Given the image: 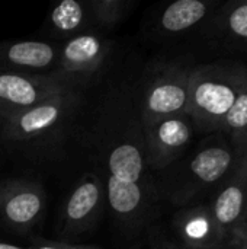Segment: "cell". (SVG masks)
<instances>
[{
  "label": "cell",
  "instance_id": "10",
  "mask_svg": "<svg viewBox=\"0 0 247 249\" xmlns=\"http://www.w3.org/2000/svg\"><path fill=\"white\" fill-rule=\"evenodd\" d=\"M66 89L51 74L0 73V118L4 121Z\"/></svg>",
  "mask_w": 247,
  "mask_h": 249
},
{
  "label": "cell",
  "instance_id": "4",
  "mask_svg": "<svg viewBox=\"0 0 247 249\" xmlns=\"http://www.w3.org/2000/svg\"><path fill=\"white\" fill-rule=\"evenodd\" d=\"M247 80V67L240 61H215L195 66L189 79L188 107L195 131L218 133Z\"/></svg>",
  "mask_w": 247,
  "mask_h": 249
},
{
  "label": "cell",
  "instance_id": "7",
  "mask_svg": "<svg viewBox=\"0 0 247 249\" xmlns=\"http://www.w3.org/2000/svg\"><path fill=\"white\" fill-rule=\"evenodd\" d=\"M106 203V188L96 172H84L68 191L57 225L61 242H70L90 232L102 219Z\"/></svg>",
  "mask_w": 247,
  "mask_h": 249
},
{
  "label": "cell",
  "instance_id": "17",
  "mask_svg": "<svg viewBox=\"0 0 247 249\" xmlns=\"http://www.w3.org/2000/svg\"><path fill=\"white\" fill-rule=\"evenodd\" d=\"M220 133L229 140L240 158L247 156V80L233 108L226 115Z\"/></svg>",
  "mask_w": 247,
  "mask_h": 249
},
{
  "label": "cell",
  "instance_id": "23",
  "mask_svg": "<svg viewBox=\"0 0 247 249\" xmlns=\"http://www.w3.org/2000/svg\"><path fill=\"white\" fill-rule=\"evenodd\" d=\"M1 133H3V120L0 118V140H1Z\"/></svg>",
  "mask_w": 247,
  "mask_h": 249
},
{
  "label": "cell",
  "instance_id": "16",
  "mask_svg": "<svg viewBox=\"0 0 247 249\" xmlns=\"http://www.w3.org/2000/svg\"><path fill=\"white\" fill-rule=\"evenodd\" d=\"M93 31H96V28L87 0H63L48 16L49 36L64 42L77 35Z\"/></svg>",
  "mask_w": 247,
  "mask_h": 249
},
{
  "label": "cell",
  "instance_id": "25",
  "mask_svg": "<svg viewBox=\"0 0 247 249\" xmlns=\"http://www.w3.org/2000/svg\"><path fill=\"white\" fill-rule=\"evenodd\" d=\"M246 206H247V177H246ZM245 206V207H246Z\"/></svg>",
  "mask_w": 247,
  "mask_h": 249
},
{
  "label": "cell",
  "instance_id": "19",
  "mask_svg": "<svg viewBox=\"0 0 247 249\" xmlns=\"http://www.w3.org/2000/svg\"><path fill=\"white\" fill-rule=\"evenodd\" d=\"M224 249H247V222L240 220L229 229Z\"/></svg>",
  "mask_w": 247,
  "mask_h": 249
},
{
  "label": "cell",
  "instance_id": "22",
  "mask_svg": "<svg viewBox=\"0 0 247 249\" xmlns=\"http://www.w3.org/2000/svg\"><path fill=\"white\" fill-rule=\"evenodd\" d=\"M0 249H28L26 247H17V245H12V244H6V242H0Z\"/></svg>",
  "mask_w": 247,
  "mask_h": 249
},
{
  "label": "cell",
  "instance_id": "21",
  "mask_svg": "<svg viewBox=\"0 0 247 249\" xmlns=\"http://www.w3.org/2000/svg\"><path fill=\"white\" fill-rule=\"evenodd\" d=\"M148 239H150V249H185L183 247H181L178 242L169 241V239H165V238H160V236H156L154 239L151 236H148Z\"/></svg>",
  "mask_w": 247,
  "mask_h": 249
},
{
  "label": "cell",
  "instance_id": "8",
  "mask_svg": "<svg viewBox=\"0 0 247 249\" xmlns=\"http://www.w3.org/2000/svg\"><path fill=\"white\" fill-rule=\"evenodd\" d=\"M195 127L188 114L169 117L143 125L146 163L150 172H162L181 160L186 153Z\"/></svg>",
  "mask_w": 247,
  "mask_h": 249
},
{
  "label": "cell",
  "instance_id": "5",
  "mask_svg": "<svg viewBox=\"0 0 247 249\" xmlns=\"http://www.w3.org/2000/svg\"><path fill=\"white\" fill-rule=\"evenodd\" d=\"M192 66L182 60L151 61L135 89L141 125L186 114Z\"/></svg>",
  "mask_w": 247,
  "mask_h": 249
},
{
  "label": "cell",
  "instance_id": "15",
  "mask_svg": "<svg viewBox=\"0 0 247 249\" xmlns=\"http://www.w3.org/2000/svg\"><path fill=\"white\" fill-rule=\"evenodd\" d=\"M217 7L218 3L213 0H178L160 13L157 31L166 38L181 36L204 25Z\"/></svg>",
  "mask_w": 247,
  "mask_h": 249
},
{
  "label": "cell",
  "instance_id": "6",
  "mask_svg": "<svg viewBox=\"0 0 247 249\" xmlns=\"http://www.w3.org/2000/svg\"><path fill=\"white\" fill-rule=\"evenodd\" d=\"M112 48L114 42L98 31L77 35L60 45L58 63L51 76L66 88L82 92L99 76Z\"/></svg>",
  "mask_w": 247,
  "mask_h": 249
},
{
  "label": "cell",
  "instance_id": "2",
  "mask_svg": "<svg viewBox=\"0 0 247 249\" xmlns=\"http://www.w3.org/2000/svg\"><path fill=\"white\" fill-rule=\"evenodd\" d=\"M242 159L220 131L213 133L183 163L172 165L176 169L157 184L159 196L179 209L199 204L210 193L217 194Z\"/></svg>",
  "mask_w": 247,
  "mask_h": 249
},
{
  "label": "cell",
  "instance_id": "20",
  "mask_svg": "<svg viewBox=\"0 0 247 249\" xmlns=\"http://www.w3.org/2000/svg\"><path fill=\"white\" fill-rule=\"evenodd\" d=\"M28 249H102L95 245H82V244H70V242H61V241H49L44 238L33 236L31 238Z\"/></svg>",
  "mask_w": 247,
  "mask_h": 249
},
{
  "label": "cell",
  "instance_id": "14",
  "mask_svg": "<svg viewBox=\"0 0 247 249\" xmlns=\"http://www.w3.org/2000/svg\"><path fill=\"white\" fill-rule=\"evenodd\" d=\"M246 177L247 156H245L227 182L217 191L214 200L208 203L217 223L226 233L243 219L246 206Z\"/></svg>",
  "mask_w": 247,
  "mask_h": 249
},
{
  "label": "cell",
  "instance_id": "9",
  "mask_svg": "<svg viewBox=\"0 0 247 249\" xmlns=\"http://www.w3.org/2000/svg\"><path fill=\"white\" fill-rule=\"evenodd\" d=\"M47 209L44 187L31 179L0 182V219L17 233H28L41 223Z\"/></svg>",
  "mask_w": 247,
  "mask_h": 249
},
{
  "label": "cell",
  "instance_id": "13",
  "mask_svg": "<svg viewBox=\"0 0 247 249\" xmlns=\"http://www.w3.org/2000/svg\"><path fill=\"white\" fill-rule=\"evenodd\" d=\"M204 35L214 48L247 53V0L218 6L204 23Z\"/></svg>",
  "mask_w": 247,
  "mask_h": 249
},
{
  "label": "cell",
  "instance_id": "24",
  "mask_svg": "<svg viewBox=\"0 0 247 249\" xmlns=\"http://www.w3.org/2000/svg\"><path fill=\"white\" fill-rule=\"evenodd\" d=\"M242 220H245V222H247V206L245 207V213H243V219Z\"/></svg>",
  "mask_w": 247,
  "mask_h": 249
},
{
  "label": "cell",
  "instance_id": "11",
  "mask_svg": "<svg viewBox=\"0 0 247 249\" xmlns=\"http://www.w3.org/2000/svg\"><path fill=\"white\" fill-rule=\"evenodd\" d=\"M172 228L176 242L185 249H224L227 233L217 223L208 203L178 209Z\"/></svg>",
  "mask_w": 247,
  "mask_h": 249
},
{
  "label": "cell",
  "instance_id": "1",
  "mask_svg": "<svg viewBox=\"0 0 247 249\" xmlns=\"http://www.w3.org/2000/svg\"><path fill=\"white\" fill-rule=\"evenodd\" d=\"M89 142L95 172L105 184L108 210L118 231L130 241L148 233L162 198L146 163L134 88L122 83L105 92Z\"/></svg>",
  "mask_w": 247,
  "mask_h": 249
},
{
  "label": "cell",
  "instance_id": "18",
  "mask_svg": "<svg viewBox=\"0 0 247 249\" xmlns=\"http://www.w3.org/2000/svg\"><path fill=\"white\" fill-rule=\"evenodd\" d=\"M96 29H112L135 6V0H87Z\"/></svg>",
  "mask_w": 247,
  "mask_h": 249
},
{
  "label": "cell",
  "instance_id": "3",
  "mask_svg": "<svg viewBox=\"0 0 247 249\" xmlns=\"http://www.w3.org/2000/svg\"><path fill=\"white\" fill-rule=\"evenodd\" d=\"M83 102L82 92L66 89L4 120L1 142L10 149L31 156L51 152L71 130Z\"/></svg>",
  "mask_w": 247,
  "mask_h": 249
},
{
  "label": "cell",
  "instance_id": "12",
  "mask_svg": "<svg viewBox=\"0 0 247 249\" xmlns=\"http://www.w3.org/2000/svg\"><path fill=\"white\" fill-rule=\"evenodd\" d=\"M60 45L45 41L0 42V73L51 74L58 63Z\"/></svg>",
  "mask_w": 247,
  "mask_h": 249
}]
</instances>
